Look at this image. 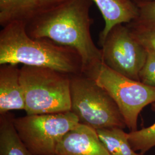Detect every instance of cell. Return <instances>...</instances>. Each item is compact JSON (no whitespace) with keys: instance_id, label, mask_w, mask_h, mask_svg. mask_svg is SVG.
Instances as JSON below:
<instances>
[{"instance_id":"7a4b0ae2","label":"cell","mask_w":155,"mask_h":155,"mask_svg":"<svg viewBox=\"0 0 155 155\" xmlns=\"http://www.w3.org/2000/svg\"><path fill=\"white\" fill-rule=\"evenodd\" d=\"M9 64L49 68L69 75L82 74V62L77 52L48 39L29 36L26 24L16 21L0 32V65Z\"/></svg>"},{"instance_id":"e0dca14e","label":"cell","mask_w":155,"mask_h":155,"mask_svg":"<svg viewBox=\"0 0 155 155\" xmlns=\"http://www.w3.org/2000/svg\"><path fill=\"white\" fill-rule=\"evenodd\" d=\"M147 52V60L139 74V80L146 85L155 87V54Z\"/></svg>"},{"instance_id":"52a82bcc","label":"cell","mask_w":155,"mask_h":155,"mask_svg":"<svg viewBox=\"0 0 155 155\" xmlns=\"http://www.w3.org/2000/svg\"><path fill=\"white\" fill-rule=\"evenodd\" d=\"M100 45L104 64L122 75L140 81L139 74L148 52L127 25L114 26Z\"/></svg>"},{"instance_id":"7c38bea8","label":"cell","mask_w":155,"mask_h":155,"mask_svg":"<svg viewBox=\"0 0 155 155\" xmlns=\"http://www.w3.org/2000/svg\"><path fill=\"white\" fill-rule=\"evenodd\" d=\"M10 112L0 116V155H36L18 137Z\"/></svg>"},{"instance_id":"5b68a950","label":"cell","mask_w":155,"mask_h":155,"mask_svg":"<svg viewBox=\"0 0 155 155\" xmlns=\"http://www.w3.org/2000/svg\"><path fill=\"white\" fill-rule=\"evenodd\" d=\"M79 124L78 118L71 111L13 118L18 137L36 155H55L57 145Z\"/></svg>"},{"instance_id":"8992f818","label":"cell","mask_w":155,"mask_h":155,"mask_svg":"<svg viewBox=\"0 0 155 155\" xmlns=\"http://www.w3.org/2000/svg\"><path fill=\"white\" fill-rule=\"evenodd\" d=\"M90 78L115 101L130 132L137 130L140 113L145 106L155 102V87L122 75L104 63Z\"/></svg>"},{"instance_id":"9c48e42d","label":"cell","mask_w":155,"mask_h":155,"mask_svg":"<svg viewBox=\"0 0 155 155\" xmlns=\"http://www.w3.org/2000/svg\"><path fill=\"white\" fill-rule=\"evenodd\" d=\"M25 100L17 65L0 67V114L12 110H25Z\"/></svg>"},{"instance_id":"6da1fadb","label":"cell","mask_w":155,"mask_h":155,"mask_svg":"<svg viewBox=\"0 0 155 155\" xmlns=\"http://www.w3.org/2000/svg\"><path fill=\"white\" fill-rule=\"evenodd\" d=\"M90 0H65L41 10L26 22L29 36L45 39L75 50L82 62V74L90 77L103 63L101 49L94 44L90 28Z\"/></svg>"},{"instance_id":"4fadbf2b","label":"cell","mask_w":155,"mask_h":155,"mask_svg":"<svg viewBox=\"0 0 155 155\" xmlns=\"http://www.w3.org/2000/svg\"><path fill=\"white\" fill-rule=\"evenodd\" d=\"M101 141L110 155H144L132 149L127 140V133L121 128L97 130Z\"/></svg>"},{"instance_id":"8fae6325","label":"cell","mask_w":155,"mask_h":155,"mask_svg":"<svg viewBox=\"0 0 155 155\" xmlns=\"http://www.w3.org/2000/svg\"><path fill=\"white\" fill-rule=\"evenodd\" d=\"M43 9L40 0H0V24L28 22Z\"/></svg>"},{"instance_id":"5bb4252c","label":"cell","mask_w":155,"mask_h":155,"mask_svg":"<svg viewBox=\"0 0 155 155\" xmlns=\"http://www.w3.org/2000/svg\"><path fill=\"white\" fill-rule=\"evenodd\" d=\"M153 107L155 109V106ZM127 137L132 149L144 155L155 147V122L148 127L127 133Z\"/></svg>"},{"instance_id":"3957f363","label":"cell","mask_w":155,"mask_h":155,"mask_svg":"<svg viewBox=\"0 0 155 155\" xmlns=\"http://www.w3.org/2000/svg\"><path fill=\"white\" fill-rule=\"evenodd\" d=\"M70 75L49 68L22 66L20 80L27 114L71 110Z\"/></svg>"},{"instance_id":"ba28073f","label":"cell","mask_w":155,"mask_h":155,"mask_svg":"<svg viewBox=\"0 0 155 155\" xmlns=\"http://www.w3.org/2000/svg\"><path fill=\"white\" fill-rule=\"evenodd\" d=\"M55 155H110L97 130L79 124L62 139Z\"/></svg>"},{"instance_id":"277c9868","label":"cell","mask_w":155,"mask_h":155,"mask_svg":"<svg viewBox=\"0 0 155 155\" xmlns=\"http://www.w3.org/2000/svg\"><path fill=\"white\" fill-rule=\"evenodd\" d=\"M71 111L80 124L94 129L127 127L110 95L93 79L83 74L70 75Z\"/></svg>"},{"instance_id":"2e32d148","label":"cell","mask_w":155,"mask_h":155,"mask_svg":"<svg viewBox=\"0 0 155 155\" xmlns=\"http://www.w3.org/2000/svg\"><path fill=\"white\" fill-rule=\"evenodd\" d=\"M133 35L147 51L155 54V28L134 27L127 24Z\"/></svg>"},{"instance_id":"ac0fdd59","label":"cell","mask_w":155,"mask_h":155,"mask_svg":"<svg viewBox=\"0 0 155 155\" xmlns=\"http://www.w3.org/2000/svg\"><path fill=\"white\" fill-rule=\"evenodd\" d=\"M64 1L65 0H40L43 9L56 5Z\"/></svg>"},{"instance_id":"30bf717a","label":"cell","mask_w":155,"mask_h":155,"mask_svg":"<svg viewBox=\"0 0 155 155\" xmlns=\"http://www.w3.org/2000/svg\"><path fill=\"white\" fill-rule=\"evenodd\" d=\"M98 7L105 21L100 34L101 45L112 28L118 24H129L138 15V6L132 0H90Z\"/></svg>"},{"instance_id":"9a60e30c","label":"cell","mask_w":155,"mask_h":155,"mask_svg":"<svg viewBox=\"0 0 155 155\" xmlns=\"http://www.w3.org/2000/svg\"><path fill=\"white\" fill-rule=\"evenodd\" d=\"M137 17L129 25L144 28H155V1L137 5Z\"/></svg>"},{"instance_id":"d6986e66","label":"cell","mask_w":155,"mask_h":155,"mask_svg":"<svg viewBox=\"0 0 155 155\" xmlns=\"http://www.w3.org/2000/svg\"><path fill=\"white\" fill-rule=\"evenodd\" d=\"M134 3H135L137 5L139 4H144V3H147V2H150L153 1L155 0H132Z\"/></svg>"}]
</instances>
